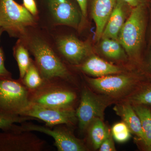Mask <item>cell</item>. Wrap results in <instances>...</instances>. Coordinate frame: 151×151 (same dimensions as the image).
Masks as SVG:
<instances>
[{"label":"cell","mask_w":151,"mask_h":151,"mask_svg":"<svg viewBox=\"0 0 151 151\" xmlns=\"http://www.w3.org/2000/svg\"><path fill=\"white\" fill-rule=\"evenodd\" d=\"M22 116L42 121L49 127L63 124L71 126L77 121L75 110L49 108L31 103Z\"/></svg>","instance_id":"cell-8"},{"label":"cell","mask_w":151,"mask_h":151,"mask_svg":"<svg viewBox=\"0 0 151 151\" xmlns=\"http://www.w3.org/2000/svg\"><path fill=\"white\" fill-rule=\"evenodd\" d=\"M121 1L132 9L142 4H147L149 2V0H121Z\"/></svg>","instance_id":"cell-29"},{"label":"cell","mask_w":151,"mask_h":151,"mask_svg":"<svg viewBox=\"0 0 151 151\" xmlns=\"http://www.w3.org/2000/svg\"><path fill=\"white\" fill-rule=\"evenodd\" d=\"M114 110L121 116L131 132L138 136L141 140L144 141V134L140 121L133 107L129 104H122L116 106Z\"/></svg>","instance_id":"cell-16"},{"label":"cell","mask_w":151,"mask_h":151,"mask_svg":"<svg viewBox=\"0 0 151 151\" xmlns=\"http://www.w3.org/2000/svg\"><path fill=\"white\" fill-rule=\"evenodd\" d=\"M148 21L147 36H148L149 42L151 41V2L149 1L148 4Z\"/></svg>","instance_id":"cell-31"},{"label":"cell","mask_w":151,"mask_h":151,"mask_svg":"<svg viewBox=\"0 0 151 151\" xmlns=\"http://www.w3.org/2000/svg\"><path fill=\"white\" fill-rule=\"evenodd\" d=\"M135 105H151V84L140 89L132 97Z\"/></svg>","instance_id":"cell-23"},{"label":"cell","mask_w":151,"mask_h":151,"mask_svg":"<svg viewBox=\"0 0 151 151\" xmlns=\"http://www.w3.org/2000/svg\"><path fill=\"white\" fill-rule=\"evenodd\" d=\"M49 6L55 21L76 28L81 21L80 13L68 0H49Z\"/></svg>","instance_id":"cell-12"},{"label":"cell","mask_w":151,"mask_h":151,"mask_svg":"<svg viewBox=\"0 0 151 151\" xmlns=\"http://www.w3.org/2000/svg\"><path fill=\"white\" fill-rule=\"evenodd\" d=\"M57 44L60 53L69 62L74 64H80L92 51L91 45L88 42L80 40L73 35L61 37Z\"/></svg>","instance_id":"cell-10"},{"label":"cell","mask_w":151,"mask_h":151,"mask_svg":"<svg viewBox=\"0 0 151 151\" xmlns=\"http://www.w3.org/2000/svg\"><path fill=\"white\" fill-rule=\"evenodd\" d=\"M140 121L144 136L143 143L147 145H151V111L143 105H135L133 107Z\"/></svg>","instance_id":"cell-18"},{"label":"cell","mask_w":151,"mask_h":151,"mask_svg":"<svg viewBox=\"0 0 151 151\" xmlns=\"http://www.w3.org/2000/svg\"><path fill=\"white\" fill-rule=\"evenodd\" d=\"M131 131L124 122L115 124L112 127V135L114 139L119 143L127 142L131 137Z\"/></svg>","instance_id":"cell-22"},{"label":"cell","mask_w":151,"mask_h":151,"mask_svg":"<svg viewBox=\"0 0 151 151\" xmlns=\"http://www.w3.org/2000/svg\"><path fill=\"white\" fill-rule=\"evenodd\" d=\"M3 29L0 28V37L2 32ZM11 73L7 70L4 63V58L2 50L0 47V76H10Z\"/></svg>","instance_id":"cell-27"},{"label":"cell","mask_w":151,"mask_h":151,"mask_svg":"<svg viewBox=\"0 0 151 151\" xmlns=\"http://www.w3.org/2000/svg\"><path fill=\"white\" fill-rule=\"evenodd\" d=\"M32 15L14 0H0V28L12 35L24 34L34 24Z\"/></svg>","instance_id":"cell-5"},{"label":"cell","mask_w":151,"mask_h":151,"mask_svg":"<svg viewBox=\"0 0 151 151\" xmlns=\"http://www.w3.org/2000/svg\"><path fill=\"white\" fill-rule=\"evenodd\" d=\"M65 81L59 78L44 80L37 89L29 90L30 102L49 108L75 110L77 93L64 84Z\"/></svg>","instance_id":"cell-2"},{"label":"cell","mask_w":151,"mask_h":151,"mask_svg":"<svg viewBox=\"0 0 151 151\" xmlns=\"http://www.w3.org/2000/svg\"><path fill=\"white\" fill-rule=\"evenodd\" d=\"M29 45L35 59V65L44 80L70 79V74L66 65L46 42L35 37L30 42Z\"/></svg>","instance_id":"cell-4"},{"label":"cell","mask_w":151,"mask_h":151,"mask_svg":"<svg viewBox=\"0 0 151 151\" xmlns=\"http://www.w3.org/2000/svg\"><path fill=\"white\" fill-rule=\"evenodd\" d=\"M117 0H92L91 14L96 25L95 40H101L105 25Z\"/></svg>","instance_id":"cell-14"},{"label":"cell","mask_w":151,"mask_h":151,"mask_svg":"<svg viewBox=\"0 0 151 151\" xmlns=\"http://www.w3.org/2000/svg\"><path fill=\"white\" fill-rule=\"evenodd\" d=\"M147 50L146 61L144 62V70L146 73L151 76V41L149 42Z\"/></svg>","instance_id":"cell-26"},{"label":"cell","mask_w":151,"mask_h":151,"mask_svg":"<svg viewBox=\"0 0 151 151\" xmlns=\"http://www.w3.org/2000/svg\"><path fill=\"white\" fill-rule=\"evenodd\" d=\"M81 11V15L86 18L87 15L88 0H76Z\"/></svg>","instance_id":"cell-30"},{"label":"cell","mask_w":151,"mask_h":151,"mask_svg":"<svg viewBox=\"0 0 151 151\" xmlns=\"http://www.w3.org/2000/svg\"><path fill=\"white\" fill-rule=\"evenodd\" d=\"M148 4L132 9L118 41L130 58L140 63L145 49L148 21Z\"/></svg>","instance_id":"cell-1"},{"label":"cell","mask_w":151,"mask_h":151,"mask_svg":"<svg viewBox=\"0 0 151 151\" xmlns=\"http://www.w3.org/2000/svg\"><path fill=\"white\" fill-rule=\"evenodd\" d=\"M105 105L89 89L84 87L81 91L80 101L76 110L78 127L85 132L89 125L95 119L103 120Z\"/></svg>","instance_id":"cell-9"},{"label":"cell","mask_w":151,"mask_h":151,"mask_svg":"<svg viewBox=\"0 0 151 151\" xmlns=\"http://www.w3.org/2000/svg\"><path fill=\"white\" fill-rule=\"evenodd\" d=\"M34 119L26 116H20L16 118H9L0 116V129L3 131L11 129L16 123H22L30 120Z\"/></svg>","instance_id":"cell-24"},{"label":"cell","mask_w":151,"mask_h":151,"mask_svg":"<svg viewBox=\"0 0 151 151\" xmlns=\"http://www.w3.org/2000/svg\"><path fill=\"white\" fill-rule=\"evenodd\" d=\"M24 6L32 15H35L37 13V7L35 0H23Z\"/></svg>","instance_id":"cell-28"},{"label":"cell","mask_w":151,"mask_h":151,"mask_svg":"<svg viewBox=\"0 0 151 151\" xmlns=\"http://www.w3.org/2000/svg\"><path fill=\"white\" fill-rule=\"evenodd\" d=\"M145 150L148 151H151V145H145Z\"/></svg>","instance_id":"cell-32"},{"label":"cell","mask_w":151,"mask_h":151,"mask_svg":"<svg viewBox=\"0 0 151 151\" xmlns=\"http://www.w3.org/2000/svg\"><path fill=\"white\" fill-rule=\"evenodd\" d=\"M101 40L100 48L105 56L111 59L119 60L125 56V50L119 41L107 38Z\"/></svg>","instance_id":"cell-19"},{"label":"cell","mask_w":151,"mask_h":151,"mask_svg":"<svg viewBox=\"0 0 151 151\" xmlns=\"http://www.w3.org/2000/svg\"><path fill=\"white\" fill-rule=\"evenodd\" d=\"M15 56L19 71L20 78L22 79L30 65L32 60L30 59L27 50L22 45H19L15 49Z\"/></svg>","instance_id":"cell-21"},{"label":"cell","mask_w":151,"mask_h":151,"mask_svg":"<svg viewBox=\"0 0 151 151\" xmlns=\"http://www.w3.org/2000/svg\"><path fill=\"white\" fill-rule=\"evenodd\" d=\"M63 125L49 127L26 122L21 126L16 125V128L20 131L39 132L50 136L54 140V145L58 151H86L84 144L67 128L63 127Z\"/></svg>","instance_id":"cell-6"},{"label":"cell","mask_w":151,"mask_h":151,"mask_svg":"<svg viewBox=\"0 0 151 151\" xmlns=\"http://www.w3.org/2000/svg\"><path fill=\"white\" fill-rule=\"evenodd\" d=\"M87 130L90 141L95 149H99L103 141L110 136L103 120L100 119L93 121L89 125Z\"/></svg>","instance_id":"cell-17"},{"label":"cell","mask_w":151,"mask_h":151,"mask_svg":"<svg viewBox=\"0 0 151 151\" xmlns=\"http://www.w3.org/2000/svg\"><path fill=\"white\" fill-rule=\"evenodd\" d=\"M84 73L100 77L111 74L120 73L121 68L101 59L96 55H92L85 60L81 65Z\"/></svg>","instance_id":"cell-15"},{"label":"cell","mask_w":151,"mask_h":151,"mask_svg":"<svg viewBox=\"0 0 151 151\" xmlns=\"http://www.w3.org/2000/svg\"><path fill=\"white\" fill-rule=\"evenodd\" d=\"M91 86L105 94H118L130 88L137 80L136 77L126 75H108L87 78Z\"/></svg>","instance_id":"cell-11"},{"label":"cell","mask_w":151,"mask_h":151,"mask_svg":"<svg viewBox=\"0 0 151 151\" xmlns=\"http://www.w3.org/2000/svg\"><path fill=\"white\" fill-rule=\"evenodd\" d=\"M31 104L29 90L21 79L0 76V116L9 118L22 116Z\"/></svg>","instance_id":"cell-3"},{"label":"cell","mask_w":151,"mask_h":151,"mask_svg":"<svg viewBox=\"0 0 151 151\" xmlns=\"http://www.w3.org/2000/svg\"></svg>","instance_id":"cell-34"},{"label":"cell","mask_w":151,"mask_h":151,"mask_svg":"<svg viewBox=\"0 0 151 151\" xmlns=\"http://www.w3.org/2000/svg\"><path fill=\"white\" fill-rule=\"evenodd\" d=\"M99 150L100 151H113L116 150L115 145L113 139L111 136L103 141L99 147Z\"/></svg>","instance_id":"cell-25"},{"label":"cell","mask_w":151,"mask_h":151,"mask_svg":"<svg viewBox=\"0 0 151 151\" xmlns=\"http://www.w3.org/2000/svg\"><path fill=\"white\" fill-rule=\"evenodd\" d=\"M149 1L151 2V0H149Z\"/></svg>","instance_id":"cell-33"},{"label":"cell","mask_w":151,"mask_h":151,"mask_svg":"<svg viewBox=\"0 0 151 151\" xmlns=\"http://www.w3.org/2000/svg\"><path fill=\"white\" fill-rule=\"evenodd\" d=\"M46 145L32 132L20 131L16 125L0 133V151H42Z\"/></svg>","instance_id":"cell-7"},{"label":"cell","mask_w":151,"mask_h":151,"mask_svg":"<svg viewBox=\"0 0 151 151\" xmlns=\"http://www.w3.org/2000/svg\"><path fill=\"white\" fill-rule=\"evenodd\" d=\"M22 80L25 86L29 90L37 89L42 84L44 81L37 67L32 61L24 77Z\"/></svg>","instance_id":"cell-20"},{"label":"cell","mask_w":151,"mask_h":151,"mask_svg":"<svg viewBox=\"0 0 151 151\" xmlns=\"http://www.w3.org/2000/svg\"><path fill=\"white\" fill-rule=\"evenodd\" d=\"M129 8L121 0H117L103 30L101 39L107 38L118 40L120 31L131 12L128 13V9Z\"/></svg>","instance_id":"cell-13"}]
</instances>
